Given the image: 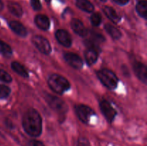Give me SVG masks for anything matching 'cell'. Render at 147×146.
<instances>
[{
  "label": "cell",
  "instance_id": "cell-1",
  "mask_svg": "<svg viewBox=\"0 0 147 146\" xmlns=\"http://www.w3.org/2000/svg\"><path fill=\"white\" fill-rule=\"evenodd\" d=\"M22 127L28 135L39 137L42 132V121L40 113L34 109H29L23 117Z\"/></svg>",
  "mask_w": 147,
  "mask_h": 146
},
{
  "label": "cell",
  "instance_id": "cell-2",
  "mask_svg": "<svg viewBox=\"0 0 147 146\" xmlns=\"http://www.w3.org/2000/svg\"><path fill=\"white\" fill-rule=\"evenodd\" d=\"M48 84L53 91L57 94H63L70 87L68 80L60 74H53L49 77Z\"/></svg>",
  "mask_w": 147,
  "mask_h": 146
},
{
  "label": "cell",
  "instance_id": "cell-3",
  "mask_svg": "<svg viewBox=\"0 0 147 146\" xmlns=\"http://www.w3.org/2000/svg\"><path fill=\"white\" fill-rule=\"evenodd\" d=\"M97 76L100 81L110 90H114L117 87L119 79L114 72L107 69L99 70L97 72Z\"/></svg>",
  "mask_w": 147,
  "mask_h": 146
},
{
  "label": "cell",
  "instance_id": "cell-4",
  "mask_svg": "<svg viewBox=\"0 0 147 146\" xmlns=\"http://www.w3.org/2000/svg\"><path fill=\"white\" fill-rule=\"evenodd\" d=\"M45 98L47 104L50 106L52 109L56 113L60 115H65L67 111V106L63 100L59 97L53 96L52 94H47L45 95Z\"/></svg>",
  "mask_w": 147,
  "mask_h": 146
},
{
  "label": "cell",
  "instance_id": "cell-5",
  "mask_svg": "<svg viewBox=\"0 0 147 146\" xmlns=\"http://www.w3.org/2000/svg\"><path fill=\"white\" fill-rule=\"evenodd\" d=\"M76 111L79 119L86 124L89 123L92 116L95 115V112L93 109L85 104H79L76 106Z\"/></svg>",
  "mask_w": 147,
  "mask_h": 146
},
{
  "label": "cell",
  "instance_id": "cell-6",
  "mask_svg": "<svg viewBox=\"0 0 147 146\" xmlns=\"http://www.w3.org/2000/svg\"><path fill=\"white\" fill-rule=\"evenodd\" d=\"M34 45L45 54H49L51 52V46L48 40L40 35H35L32 38Z\"/></svg>",
  "mask_w": 147,
  "mask_h": 146
},
{
  "label": "cell",
  "instance_id": "cell-7",
  "mask_svg": "<svg viewBox=\"0 0 147 146\" xmlns=\"http://www.w3.org/2000/svg\"><path fill=\"white\" fill-rule=\"evenodd\" d=\"M100 108L103 115L109 123H112L116 115V111L107 100H103L100 103Z\"/></svg>",
  "mask_w": 147,
  "mask_h": 146
},
{
  "label": "cell",
  "instance_id": "cell-8",
  "mask_svg": "<svg viewBox=\"0 0 147 146\" xmlns=\"http://www.w3.org/2000/svg\"><path fill=\"white\" fill-rule=\"evenodd\" d=\"M64 58L65 61L67 62V64L77 70H80L83 67V60L80 56L78 54H75V53L72 52H67L64 54Z\"/></svg>",
  "mask_w": 147,
  "mask_h": 146
},
{
  "label": "cell",
  "instance_id": "cell-9",
  "mask_svg": "<svg viewBox=\"0 0 147 146\" xmlns=\"http://www.w3.org/2000/svg\"><path fill=\"white\" fill-rule=\"evenodd\" d=\"M57 41L64 47H69L71 46L72 38L70 34L64 29H58L55 33Z\"/></svg>",
  "mask_w": 147,
  "mask_h": 146
},
{
  "label": "cell",
  "instance_id": "cell-10",
  "mask_svg": "<svg viewBox=\"0 0 147 146\" xmlns=\"http://www.w3.org/2000/svg\"><path fill=\"white\" fill-rule=\"evenodd\" d=\"M134 70L139 79L144 84L147 82V70L146 67L140 62H136L134 64Z\"/></svg>",
  "mask_w": 147,
  "mask_h": 146
},
{
  "label": "cell",
  "instance_id": "cell-11",
  "mask_svg": "<svg viewBox=\"0 0 147 146\" xmlns=\"http://www.w3.org/2000/svg\"><path fill=\"white\" fill-rule=\"evenodd\" d=\"M71 27L72 29L75 31L78 35L81 36V37H84L88 34V30L85 27L84 24H83L80 20L78 19H73L71 20Z\"/></svg>",
  "mask_w": 147,
  "mask_h": 146
},
{
  "label": "cell",
  "instance_id": "cell-12",
  "mask_svg": "<svg viewBox=\"0 0 147 146\" xmlns=\"http://www.w3.org/2000/svg\"><path fill=\"white\" fill-rule=\"evenodd\" d=\"M9 27L15 34L20 37H26L27 34V29L22 24L17 21H11L9 23Z\"/></svg>",
  "mask_w": 147,
  "mask_h": 146
},
{
  "label": "cell",
  "instance_id": "cell-13",
  "mask_svg": "<svg viewBox=\"0 0 147 146\" xmlns=\"http://www.w3.org/2000/svg\"><path fill=\"white\" fill-rule=\"evenodd\" d=\"M34 22L37 27L42 30L48 29L50 27V20L48 17L45 15H42V14L37 15L34 19Z\"/></svg>",
  "mask_w": 147,
  "mask_h": 146
},
{
  "label": "cell",
  "instance_id": "cell-14",
  "mask_svg": "<svg viewBox=\"0 0 147 146\" xmlns=\"http://www.w3.org/2000/svg\"><path fill=\"white\" fill-rule=\"evenodd\" d=\"M103 11L104 12V14L107 16L108 18L110 20H111L114 23H118L120 21L121 17H119L117 14L116 11L113 9L112 7H103Z\"/></svg>",
  "mask_w": 147,
  "mask_h": 146
},
{
  "label": "cell",
  "instance_id": "cell-15",
  "mask_svg": "<svg viewBox=\"0 0 147 146\" xmlns=\"http://www.w3.org/2000/svg\"><path fill=\"white\" fill-rule=\"evenodd\" d=\"M85 59L89 65L94 64L98 60V52L96 50L88 48L85 52Z\"/></svg>",
  "mask_w": 147,
  "mask_h": 146
},
{
  "label": "cell",
  "instance_id": "cell-16",
  "mask_svg": "<svg viewBox=\"0 0 147 146\" xmlns=\"http://www.w3.org/2000/svg\"><path fill=\"white\" fill-rule=\"evenodd\" d=\"M76 5L79 9L86 12H92L94 10V7L88 0H77Z\"/></svg>",
  "mask_w": 147,
  "mask_h": 146
},
{
  "label": "cell",
  "instance_id": "cell-17",
  "mask_svg": "<svg viewBox=\"0 0 147 146\" xmlns=\"http://www.w3.org/2000/svg\"><path fill=\"white\" fill-rule=\"evenodd\" d=\"M8 9L10 12L16 17H20L22 15V8L18 3L14 2V1H10L8 4Z\"/></svg>",
  "mask_w": 147,
  "mask_h": 146
},
{
  "label": "cell",
  "instance_id": "cell-18",
  "mask_svg": "<svg viewBox=\"0 0 147 146\" xmlns=\"http://www.w3.org/2000/svg\"><path fill=\"white\" fill-rule=\"evenodd\" d=\"M105 29L114 40H119L121 37V33L120 30L112 24H106L105 25Z\"/></svg>",
  "mask_w": 147,
  "mask_h": 146
},
{
  "label": "cell",
  "instance_id": "cell-19",
  "mask_svg": "<svg viewBox=\"0 0 147 146\" xmlns=\"http://www.w3.org/2000/svg\"><path fill=\"white\" fill-rule=\"evenodd\" d=\"M11 69H12L14 72H16L17 74H20V76L24 77V78L28 77V72H27L26 69L24 67V66L22 65L20 63L17 62H13L11 63Z\"/></svg>",
  "mask_w": 147,
  "mask_h": 146
},
{
  "label": "cell",
  "instance_id": "cell-20",
  "mask_svg": "<svg viewBox=\"0 0 147 146\" xmlns=\"http://www.w3.org/2000/svg\"><path fill=\"white\" fill-rule=\"evenodd\" d=\"M136 11L138 14L143 18L146 19L147 16V1L146 0H142L138 2L136 5Z\"/></svg>",
  "mask_w": 147,
  "mask_h": 146
},
{
  "label": "cell",
  "instance_id": "cell-21",
  "mask_svg": "<svg viewBox=\"0 0 147 146\" xmlns=\"http://www.w3.org/2000/svg\"><path fill=\"white\" fill-rule=\"evenodd\" d=\"M0 52L5 57H9L12 54V50L9 44L0 40Z\"/></svg>",
  "mask_w": 147,
  "mask_h": 146
},
{
  "label": "cell",
  "instance_id": "cell-22",
  "mask_svg": "<svg viewBox=\"0 0 147 146\" xmlns=\"http://www.w3.org/2000/svg\"><path fill=\"white\" fill-rule=\"evenodd\" d=\"M101 20L102 17L98 12L94 13L90 17V21L94 27H98V26L100 25V23H101Z\"/></svg>",
  "mask_w": 147,
  "mask_h": 146
},
{
  "label": "cell",
  "instance_id": "cell-23",
  "mask_svg": "<svg viewBox=\"0 0 147 146\" xmlns=\"http://www.w3.org/2000/svg\"><path fill=\"white\" fill-rule=\"evenodd\" d=\"M0 80L4 82L9 83L12 80V78L7 72L2 70V69H0Z\"/></svg>",
  "mask_w": 147,
  "mask_h": 146
},
{
  "label": "cell",
  "instance_id": "cell-24",
  "mask_svg": "<svg viewBox=\"0 0 147 146\" xmlns=\"http://www.w3.org/2000/svg\"><path fill=\"white\" fill-rule=\"evenodd\" d=\"M10 90L9 87L4 84H0V99L6 98L9 96L10 94Z\"/></svg>",
  "mask_w": 147,
  "mask_h": 146
},
{
  "label": "cell",
  "instance_id": "cell-25",
  "mask_svg": "<svg viewBox=\"0 0 147 146\" xmlns=\"http://www.w3.org/2000/svg\"><path fill=\"white\" fill-rule=\"evenodd\" d=\"M77 146H91V145L87 137H80L78 140Z\"/></svg>",
  "mask_w": 147,
  "mask_h": 146
},
{
  "label": "cell",
  "instance_id": "cell-26",
  "mask_svg": "<svg viewBox=\"0 0 147 146\" xmlns=\"http://www.w3.org/2000/svg\"><path fill=\"white\" fill-rule=\"evenodd\" d=\"M31 5L32 8L36 11L41 9L42 5L40 3V0H31Z\"/></svg>",
  "mask_w": 147,
  "mask_h": 146
},
{
  "label": "cell",
  "instance_id": "cell-27",
  "mask_svg": "<svg viewBox=\"0 0 147 146\" xmlns=\"http://www.w3.org/2000/svg\"><path fill=\"white\" fill-rule=\"evenodd\" d=\"M27 146H45V145L44 143H42L41 141H39V140H32L29 142Z\"/></svg>",
  "mask_w": 147,
  "mask_h": 146
},
{
  "label": "cell",
  "instance_id": "cell-28",
  "mask_svg": "<svg viewBox=\"0 0 147 146\" xmlns=\"http://www.w3.org/2000/svg\"><path fill=\"white\" fill-rule=\"evenodd\" d=\"M113 1L117 3V4H121V5H124V4H127L129 2V0H113Z\"/></svg>",
  "mask_w": 147,
  "mask_h": 146
},
{
  "label": "cell",
  "instance_id": "cell-29",
  "mask_svg": "<svg viewBox=\"0 0 147 146\" xmlns=\"http://www.w3.org/2000/svg\"><path fill=\"white\" fill-rule=\"evenodd\" d=\"M3 9V3L1 1V0H0V11Z\"/></svg>",
  "mask_w": 147,
  "mask_h": 146
},
{
  "label": "cell",
  "instance_id": "cell-30",
  "mask_svg": "<svg viewBox=\"0 0 147 146\" xmlns=\"http://www.w3.org/2000/svg\"><path fill=\"white\" fill-rule=\"evenodd\" d=\"M45 1H47V2H50V0H45Z\"/></svg>",
  "mask_w": 147,
  "mask_h": 146
},
{
  "label": "cell",
  "instance_id": "cell-31",
  "mask_svg": "<svg viewBox=\"0 0 147 146\" xmlns=\"http://www.w3.org/2000/svg\"><path fill=\"white\" fill-rule=\"evenodd\" d=\"M100 1H107V0H100Z\"/></svg>",
  "mask_w": 147,
  "mask_h": 146
}]
</instances>
